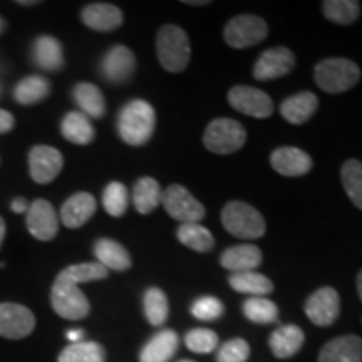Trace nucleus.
<instances>
[{"label": "nucleus", "instance_id": "49530a36", "mask_svg": "<svg viewBox=\"0 0 362 362\" xmlns=\"http://www.w3.org/2000/svg\"><path fill=\"white\" fill-rule=\"evenodd\" d=\"M357 292H359V297L362 300V270L359 272V275H357Z\"/></svg>", "mask_w": 362, "mask_h": 362}, {"label": "nucleus", "instance_id": "f03ea898", "mask_svg": "<svg viewBox=\"0 0 362 362\" xmlns=\"http://www.w3.org/2000/svg\"><path fill=\"white\" fill-rule=\"evenodd\" d=\"M314 79L329 94H341L354 88L361 79V69L351 59L330 57L320 61L314 69Z\"/></svg>", "mask_w": 362, "mask_h": 362}, {"label": "nucleus", "instance_id": "9b49d317", "mask_svg": "<svg viewBox=\"0 0 362 362\" xmlns=\"http://www.w3.org/2000/svg\"><path fill=\"white\" fill-rule=\"evenodd\" d=\"M35 317L33 310L13 302L0 304V336L6 339H24L33 334Z\"/></svg>", "mask_w": 362, "mask_h": 362}, {"label": "nucleus", "instance_id": "412c9836", "mask_svg": "<svg viewBox=\"0 0 362 362\" xmlns=\"http://www.w3.org/2000/svg\"><path fill=\"white\" fill-rule=\"evenodd\" d=\"M319 99L310 90L293 94L280 104V115L291 124H304L315 115Z\"/></svg>", "mask_w": 362, "mask_h": 362}, {"label": "nucleus", "instance_id": "cd10ccee", "mask_svg": "<svg viewBox=\"0 0 362 362\" xmlns=\"http://www.w3.org/2000/svg\"><path fill=\"white\" fill-rule=\"evenodd\" d=\"M163 192L160 183L155 178H139L133 188V203L134 208L141 215L153 214L161 205Z\"/></svg>", "mask_w": 362, "mask_h": 362}, {"label": "nucleus", "instance_id": "603ef678", "mask_svg": "<svg viewBox=\"0 0 362 362\" xmlns=\"http://www.w3.org/2000/svg\"><path fill=\"white\" fill-rule=\"evenodd\" d=\"M0 93H2V86H0Z\"/></svg>", "mask_w": 362, "mask_h": 362}, {"label": "nucleus", "instance_id": "1a4fd4ad", "mask_svg": "<svg viewBox=\"0 0 362 362\" xmlns=\"http://www.w3.org/2000/svg\"><path fill=\"white\" fill-rule=\"evenodd\" d=\"M228 104L242 115L265 119L274 111V103L264 90L252 86H235L228 93Z\"/></svg>", "mask_w": 362, "mask_h": 362}, {"label": "nucleus", "instance_id": "c85d7f7f", "mask_svg": "<svg viewBox=\"0 0 362 362\" xmlns=\"http://www.w3.org/2000/svg\"><path fill=\"white\" fill-rule=\"evenodd\" d=\"M230 287L235 292L247 293L250 297H265L274 292V284L264 274L259 272H242V274H232L228 279Z\"/></svg>", "mask_w": 362, "mask_h": 362}, {"label": "nucleus", "instance_id": "f704fd0d", "mask_svg": "<svg viewBox=\"0 0 362 362\" xmlns=\"http://www.w3.org/2000/svg\"><path fill=\"white\" fill-rule=\"evenodd\" d=\"M242 309L247 319L255 324H272L279 320V307L267 297H248Z\"/></svg>", "mask_w": 362, "mask_h": 362}, {"label": "nucleus", "instance_id": "3c124183", "mask_svg": "<svg viewBox=\"0 0 362 362\" xmlns=\"http://www.w3.org/2000/svg\"><path fill=\"white\" fill-rule=\"evenodd\" d=\"M180 362H194V361H188V359H185V361H180Z\"/></svg>", "mask_w": 362, "mask_h": 362}, {"label": "nucleus", "instance_id": "a878e982", "mask_svg": "<svg viewBox=\"0 0 362 362\" xmlns=\"http://www.w3.org/2000/svg\"><path fill=\"white\" fill-rule=\"evenodd\" d=\"M72 98H74L76 104L79 106L81 112L88 116L89 119L90 117L99 119L106 112V101H104L101 89L98 86L90 83L76 84L74 90H72Z\"/></svg>", "mask_w": 362, "mask_h": 362}, {"label": "nucleus", "instance_id": "a211bd4d", "mask_svg": "<svg viewBox=\"0 0 362 362\" xmlns=\"http://www.w3.org/2000/svg\"><path fill=\"white\" fill-rule=\"evenodd\" d=\"M81 19L89 29L98 30V33H111L123 24V12L119 7L112 4H89L81 12Z\"/></svg>", "mask_w": 362, "mask_h": 362}, {"label": "nucleus", "instance_id": "58836bf2", "mask_svg": "<svg viewBox=\"0 0 362 362\" xmlns=\"http://www.w3.org/2000/svg\"><path fill=\"white\" fill-rule=\"evenodd\" d=\"M185 344L197 354H210L218 347V336L210 329H193L185 336Z\"/></svg>", "mask_w": 362, "mask_h": 362}, {"label": "nucleus", "instance_id": "39448f33", "mask_svg": "<svg viewBox=\"0 0 362 362\" xmlns=\"http://www.w3.org/2000/svg\"><path fill=\"white\" fill-rule=\"evenodd\" d=\"M247 141V131L238 121L230 117H218L206 126L203 144L208 151L216 155H232Z\"/></svg>", "mask_w": 362, "mask_h": 362}, {"label": "nucleus", "instance_id": "6ab92c4d", "mask_svg": "<svg viewBox=\"0 0 362 362\" xmlns=\"http://www.w3.org/2000/svg\"><path fill=\"white\" fill-rule=\"evenodd\" d=\"M319 362H362V339L359 336L332 339L320 351Z\"/></svg>", "mask_w": 362, "mask_h": 362}, {"label": "nucleus", "instance_id": "72a5a7b5", "mask_svg": "<svg viewBox=\"0 0 362 362\" xmlns=\"http://www.w3.org/2000/svg\"><path fill=\"white\" fill-rule=\"evenodd\" d=\"M322 12L334 24L351 25L359 19L361 4L356 0H327L322 2Z\"/></svg>", "mask_w": 362, "mask_h": 362}, {"label": "nucleus", "instance_id": "b1692460", "mask_svg": "<svg viewBox=\"0 0 362 362\" xmlns=\"http://www.w3.org/2000/svg\"><path fill=\"white\" fill-rule=\"evenodd\" d=\"M304 341L305 336L302 329L293 324H288L275 330L270 336L269 344L275 357H279V359H291V357L296 356L302 349Z\"/></svg>", "mask_w": 362, "mask_h": 362}, {"label": "nucleus", "instance_id": "c756f323", "mask_svg": "<svg viewBox=\"0 0 362 362\" xmlns=\"http://www.w3.org/2000/svg\"><path fill=\"white\" fill-rule=\"evenodd\" d=\"M51 94V83L44 76H27L13 89V99L22 106L37 104Z\"/></svg>", "mask_w": 362, "mask_h": 362}, {"label": "nucleus", "instance_id": "6e6552de", "mask_svg": "<svg viewBox=\"0 0 362 362\" xmlns=\"http://www.w3.org/2000/svg\"><path fill=\"white\" fill-rule=\"evenodd\" d=\"M269 34L267 22L257 16H237L225 27V40L230 47L247 49L260 44Z\"/></svg>", "mask_w": 362, "mask_h": 362}, {"label": "nucleus", "instance_id": "e433bc0d", "mask_svg": "<svg viewBox=\"0 0 362 362\" xmlns=\"http://www.w3.org/2000/svg\"><path fill=\"white\" fill-rule=\"evenodd\" d=\"M129 205V193L128 188L124 187L119 181H111L103 193V206L106 210V214L111 216H123L128 211Z\"/></svg>", "mask_w": 362, "mask_h": 362}, {"label": "nucleus", "instance_id": "8fccbe9b", "mask_svg": "<svg viewBox=\"0 0 362 362\" xmlns=\"http://www.w3.org/2000/svg\"><path fill=\"white\" fill-rule=\"evenodd\" d=\"M17 4H21V6H35V4L39 2H17Z\"/></svg>", "mask_w": 362, "mask_h": 362}, {"label": "nucleus", "instance_id": "5701e85b", "mask_svg": "<svg viewBox=\"0 0 362 362\" xmlns=\"http://www.w3.org/2000/svg\"><path fill=\"white\" fill-rule=\"evenodd\" d=\"M178 334L175 330H160L141 349L139 362H168L178 351Z\"/></svg>", "mask_w": 362, "mask_h": 362}, {"label": "nucleus", "instance_id": "423d86ee", "mask_svg": "<svg viewBox=\"0 0 362 362\" xmlns=\"http://www.w3.org/2000/svg\"><path fill=\"white\" fill-rule=\"evenodd\" d=\"M51 304L57 315L67 320H79L88 317L90 305L79 285L57 275L51 291Z\"/></svg>", "mask_w": 362, "mask_h": 362}, {"label": "nucleus", "instance_id": "0eeeda50", "mask_svg": "<svg viewBox=\"0 0 362 362\" xmlns=\"http://www.w3.org/2000/svg\"><path fill=\"white\" fill-rule=\"evenodd\" d=\"M161 205L170 216L183 223H198L205 218V206L202 205L187 188L181 185H171L163 193Z\"/></svg>", "mask_w": 362, "mask_h": 362}, {"label": "nucleus", "instance_id": "393cba45", "mask_svg": "<svg viewBox=\"0 0 362 362\" xmlns=\"http://www.w3.org/2000/svg\"><path fill=\"white\" fill-rule=\"evenodd\" d=\"M94 255L107 270L123 272L131 267V255L119 242L111 238H99L94 243Z\"/></svg>", "mask_w": 362, "mask_h": 362}, {"label": "nucleus", "instance_id": "473e14b6", "mask_svg": "<svg viewBox=\"0 0 362 362\" xmlns=\"http://www.w3.org/2000/svg\"><path fill=\"white\" fill-rule=\"evenodd\" d=\"M57 362H106V351L101 344L93 341L69 344Z\"/></svg>", "mask_w": 362, "mask_h": 362}, {"label": "nucleus", "instance_id": "7c9ffc66", "mask_svg": "<svg viewBox=\"0 0 362 362\" xmlns=\"http://www.w3.org/2000/svg\"><path fill=\"white\" fill-rule=\"evenodd\" d=\"M176 237L185 247L194 252H210L215 247L214 235L200 223H183L176 232Z\"/></svg>", "mask_w": 362, "mask_h": 362}, {"label": "nucleus", "instance_id": "aec40b11", "mask_svg": "<svg viewBox=\"0 0 362 362\" xmlns=\"http://www.w3.org/2000/svg\"><path fill=\"white\" fill-rule=\"evenodd\" d=\"M221 267L230 270L232 274H242V272H253L262 264V252L259 247L243 243L226 248L221 253Z\"/></svg>", "mask_w": 362, "mask_h": 362}, {"label": "nucleus", "instance_id": "9d476101", "mask_svg": "<svg viewBox=\"0 0 362 362\" xmlns=\"http://www.w3.org/2000/svg\"><path fill=\"white\" fill-rule=\"evenodd\" d=\"M305 314L312 324L327 327L337 320L341 314V297L336 288L320 287L305 302Z\"/></svg>", "mask_w": 362, "mask_h": 362}, {"label": "nucleus", "instance_id": "de8ad7c7", "mask_svg": "<svg viewBox=\"0 0 362 362\" xmlns=\"http://www.w3.org/2000/svg\"><path fill=\"white\" fill-rule=\"evenodd\" d=\"M185 4H188V6H206L208 2H205V0H200V2H194V0H187Z\"/></svg>", "mask_w": 362, "mask_h": 362}, {"label": "nucleus", "instance_id": "ea45409f", "mask_svg": "<svg viewBox=\"0 0 362 362\" xmlns=\"http://www.w3.org/2000/svg\"><path fill=\"white\" fill-rule=\"evenodd\" d=\"M192 314L197 317L198 320H216L223 315V304L220 298L205 296L197 298L192 304Z\"/></svg>", "mask_w": 362, "mask_h": 362}, {"label": "nucleus", "instance_id": "09e8293b", "mask_svg": "<svg viewBox=\"0 0 362 362\" xmlns=\"http://www.w3.org/2000/svg\"><path fill=\"white\" fill-rule=\"evenodd\" d=\"M4 29H6V21H4L2 17H0V34L4 33Z\"/></svg>", "mask_w": 362, "mask_h": 362}, {"label": "nucleus", "instance_id": "f8f14e48", "mask_svg": "<svg viewBox=\"0 0 362 362\" xmlns=\"http://www.w3.org/2000/svg\"><path fill=\"white\" fill-rule=\"evenodd\" d=\"M64 158L61 151L52 146L37 144L29 153V173L35 183L47 185L57 178L61 173Z\"/></svg>", "mask_w": 362, "mask_h": 362}, {"label": "nucleus", "instance_id": "7ed1b4c3", "mask_svg": "<svg viewBox=\"0 0 362 362\" xmlns=\"http://www.w3.org/2000/svg\"><path fill=\"white\" fill-rule=\"evenodd\" d=\"M156 52L163 69L168 72L185 71L192 57V45L187 33L178 25L161 27L156 37Z\"/></svg>", "mask_w": 362, "mask_h": 362}, {"label": "nucleus", "instance_id": "a19ab883", "mask_svg": "<svg viewBox=\"0 0 362 362\" xmlns=\"http://www.w3.org/2000/svg\"><path fill=\"white\" fill-rule=\"evenodd\" d=\"M250 356V347L243 339H232L225 342L218 349L216 361L218 362H247Z\"/></svg>", "mask_w": 362, "mask_h": 362}, {"label": "nucleus", "instance_id": "c03bdc74", "mask_svg": "<svg viewBox=\"0 0 362 362\" xmlns=\"http://www.w3.org/2000/svg\"><path fill=\"white\" fill-rule=\"evenodd\" d=\"M66 337L69 339V341H71L72 344L83 342V339H84V330H81V329H72V330H69V332L66 334Z\"/></svg>", "mask_w": 362, "mask_h": 362}, {"label": "nucleus", "instance_id": "bb28decb", "mask_svg": "<svg viewBox=\"0 0 362 362\" xmlns=\"http://www.w3.org/2000/svg\"><path fill=\"white\" fill-rule=\"evenodd\" d=\"M61 133L67 141L74 144H89L96 136L90 119L81 111H71L62 117Z\"/></svg>", "mask_w": 362, "mask_h": 362}, {"label": "nucleus", "instance_id": "4be33fe9", "mask_svg": "<svg viewBox=\"0 0 362 362\" xmlns=\"http://www.w3.org/2000/svg\"><path fill=\"white\" fill-rule=\"evenodd\" d=\"M33 61L39 69L54 72L64 67L62 45L52 35H39L33 44Z\"/></svg>", "mask_w": 362, "mask_h": 362}, {"label": "nucleus", "instance_id": "a18cd8bd", "mask_svg": "<svg viewBox=\"0 0 362 362\" xmlns=\"http://www.w3.org/2000/svg\"><path fill=\"white\" fill-rule=\"evenodd\" d=\"M4 238H6V221L0 216V247H2Z\"/></svg>", "mask_w": 362, "mask_h": 362}, {"label": "nucleus", "instance_id": "dca6fc26", "mask_svg": "<svg viewBox=\"0 0 362 362\" xmlns=\"http://www.w3.org/2000/svg\"><path fill=\"white\" fill-rule=\"evenodd\" d=\"M270 165L282 176H302L312 170V158L302 149L284 146L272 153Z\"/></svg>", "mask_w": 362, "mask_h": 362}, {"label": "nucleus", "instance_id": "37998d69", "mask_svg": "<svg viewBox=\"0 0 362 362\" xmlns=\"http://www.w3.org/2000/svg\"><path fill=\"white\" fill-rule=\"evenodd\" d=\"M11 210L16 211V214H27V210H29V203H27L25 198H13L12 203H11Z\"/></svg>", "mask_w": 362, "mask_h": 362}, {"label": "nucleus", "instance_id": "ddd939ff", "mask_svg": "<svg viewBox=\"0 0 362 362\" xmlns=\"http://www.w3.org/2000/svg\"><path fill=\"white\" fill-rule=\"evenodd\" d=\"M296 67V56L287 47H272L257 59L253 66V78L272 81L287 76Z\"/></svg>", "mask_w": 362, "mask_h": 362}, {"label": "nucleus", "instance_id": "4468645a", "mask_svg": "<svg viewBox=\"0 0 362 362\" xmlns=\"http://www.w3.org/2000/svg\"><path fill=\"white\" fill-rule=\"evenodd\" d=\"M136 57L126 45H115L104 54L101 61L103 78L111 84H124L133 78Z\"/></svg>", "mask_w": 362, "mask_h": 362}, {"label": "nucleus", "instance_id": "2f4dec72", "mask_svg": "<svg viewBox=\"0 0 362 362\" xmlns=\"http://www.w3.org/2000/svg\"><path fill=\"white\" fill-rule=\"evenodd\" d=\"M143 309L148 322L155 327H161L168 319L170 304L166 293L158 287H151L144 292L143 297Z\"/></svg>", "mask_w": 362, "mask_h": 362}, {"label": "nucleus", "instance_id": "f257e3e1", "mask_svg": "<svg viewBox=\"0 0 362 362\" xmlns=\"http://www.w3.org/2000/svg\"><path fill=\"white\" fill-rule=\"evenodd\" d=\"M155 107L144 99H133L124 104L117 116V133L131 146H141L148 143L155 133Z\"/></svg>", "mask_w": 362, "mask_h": 362}, {"label": "nucleus", "instance_id": "2eb2a0df", "mask_svg": "<svg viewBox=\"0 0 362 362\" xmlns=\"http://www.w3.org/2000/svg\"><path fill=\"white\" fill-rule=\"evenodd\" d=\"M27 230L40 242H49L59 232V218L54 206L47 200H34L27 210Z\"/></svg>", "mask_w": 362, "mask_h": 362}, {"label": "nucleus", "instance_id": "f3484780", "mask_svg": "<svg viewBox=\"0 0 362 362\" xmlns=\"http://www.w3.org/2000/svg\"><path fill=\"white\" fill-rule=\"evenodd\" d=\"M96 198L88 192L74 193L61 208V221L67 228H79L96 214Z\"/></svg>", "mask_w": 362, "mask_h": 362}, {"label": "nucleus", "instance_id": "4c0bfd02", "mask_svg": "<svg viewBox=\"0 0 362 362\" xmlns=\"http://www.w3.org/2000/svg\"><path fill=\"white\" fill-rule=\"evenodd\" d=\"M62 279L69 280V282L79 285L86 282H94V280H103L110 275V270L103 267L99 262H89V264H78L69 265L67 269L61 272Z\"/></svg>", "mask_w": 362, "mask_h": 362}, {"label": "nucleus", "instance_id": "20e7f679", "mask_svg": "<svg viewBox=\"0 0 362 362\" xmlns=\"http://www.w3.org/2000/svg\"><path fill=\"white\" fill-rule=\"evenodd\" d=\"M221 223L237 238L255 240L265 235V218L257 208L243 202H230L221 210Z\"/></svg>", "mask_w": 362, "mask_h": 362}, {"label": "nucleus", "instance_id": "c9c22d12", "mask_svg": "<svg viewBox=\"0 0 362 362\" xmlns=\"http://www.w3.org/2000/svg\"><path fill=\"white\" fill-rule=\"evenodd\" d=\"M342 187L347 197L357 208L362 210V163L357 160H349L344 163L341 170Z\"/></svg>", "mask_w": 362, "mask_h": 362}, {"label": "nucleus", "instance_id": "79ce46f5", "mask_svg": "<svg viewBox=\"0 0 362 362\" xmlns=\"http://www.w3.org/2000/svg\"><path fill=\"white\" fill-rule=\"evenodd\" d=\"M16 126V117L6 110H0V134L8 133Z\"/></svg>", "mask_w": 362, "mask_h": 362}]
</instances>
